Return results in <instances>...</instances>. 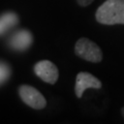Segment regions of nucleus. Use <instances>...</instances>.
I'll list each match as a JSON object with an SVG mask.
<instances>
[{
    "label": "nucleus",
    "instance_id": "obj_6",
    "mask_svg": "<svg viewBox=\"0 0 124 124\" xmlns=\"http://www.w3.org/2000/svg\"><path fill=\"white\" fill-rule=\"evenodd\" d=\"M33 42V35L29 30L21 29L18 30L8 39V46L15 51H26Z\"/></svg>",
    "mask_w": 124,
    "mask_h": 124
},
{
    "label": "nucleus",
    "instance_id": "obj_5",
    "mask_svg": "<svg viewBox=\"0 0 124 124\" xmlns=\"http://www.w3.org/2000/svg\"><path fill=\"white\" fill-rule=\"evenodd\" d=\"M102 87L101 82L94 77L90 72L81 71L77 75L76 85H75V93L78 98H82L86 89H100Z\"/></svg>",
    "mask_w": 124,
    "mask_h": 124
},
{
    "label": "nucleus",
    "instance_id": "obj_2",
    "mask_svg": "<svg viewBox=\"0 0 124 124\" xmlns=\"http://www.w3.org/2000/svg\"><path fill=\"white\" fill-rule=\"evenodd\" d=\"M75 53L78 57L92 63H98L102 60V51L97 44L87 37H81L75 45Z\"/></svg>",
    "mask_w": 124,
    "mask_h": 124
},
{
    "label": "nucleus",
    "instance_id": "obj_10",
    "mask_svg": "<svg viewBox=\"0 0 124 124\" xmlns=\"http://www.w3.org/2000/svg\"><path fill=\"white\" fill-rule=\"evenodd\" d=\"M121 115L123 116V118H124V107L121 108Z\"/></svg>",
    "mask_w": 124,
    "mask_h": 124
},
{
    "label": "nucleus",
    "instance_id": "obj_4",
    "mask_svg": "<svg viewBox=\"0 0 124 124\" xmlns=\"http://www.w3.org/2000/svg\"><path fill=\"white\" fill-rule=\"evenodd\" d=\"M35 75L41 81L54 85L59 78V70L55 64L50 60H41L35 63L33 67Z\"/></svg>",
    "mask_w": 124,
    "mask_h": 124
},
{
    "label": "nucleus",
    "instance_id": "obj_1",
    "mask_svg": "<svg viewBox=\"0 0 124 124\" xmlns=\"http://www.w3.org/2000/svg\"><path fill=\"white\" fill-rule=\"evenodd\" d=\"M96 21L103 25L124 24V0H107L95 13Z\"/></svg>",
    "mask_w": 124,
    "mask_h": 124
},
{
    "label": "nucleus",
    "instance_id": "obj_3",
    "mask_svg": "<svg viewBox=\"0 0 124 124\" xmlns=\"http://www.w3.org/2000/svg\"><path fill=\"white\" fill-rule=\"evenodd\" d=\"M19 95H20L23 102L27 106L34 108V110H42L46 106V100L41 93L32 86L29 85H22L19 88Z\"/></svg>",
    "mask_w": 124,
    "mask_h": 124
},
{
    "label": "nucleus",
    "instance_id": "obj_7",
    "mask_svg": "<svg viewBox=\"0 0 124 124\" xmlns=\"http://www.w3.org/2000/svg\"><path fill=\"white\" fill-rule=\"evenodd\" d=\"M19 22V17L13 11H7L0 16V36L5 34Z\"/></svg>",
    "mask_w": 124,
    "mask_h": 124
},
{
    "label": "nucleus",
    "instance_id": "obj_9",
    "mask_svg": "<svg viewBox=\"0 0 124 124\" xmlns=\"http://www.w3.org/2000/svg\"><path fill=\"white\" fill-rule=\"evenodd\" d=\"M94 1V0H77L78 4H79L80 6H88L89 4H91V3Z\"/></svg>",
    "mask_w": 124,
    "mask_h": 124
},
{
    "label": "nucleus",
    "instance_id": "obj_8",
    "mask_svg": "<svg viewBox=\"0 0 124 124\" xmlns=\"http://www.w3.org/2000/svg\"><path fill=\"white\" fill-rule=\"evenodd\" d=\"M10 76V67L8 64L3 61H0V85L5 83Z\"/></svg>",
    "mask_w": 124,
    "mask_h": 124
}]
</instances>
